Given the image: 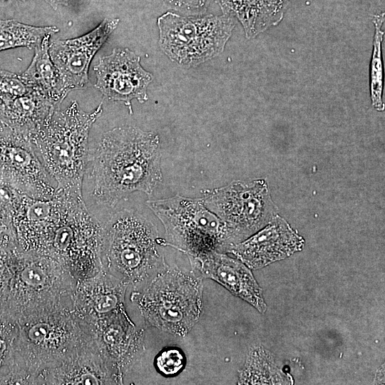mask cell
Listing matches in <instances>:
<instances>
[{"label":"cell","mask_w":385,"mask_h":385,"mask_svg":"<svg viewBox=\"0 0 385 385\" xmlns=\"http://www.w3.org/2000/svg\"><path fill=\"white\" fill-rule=\"evenodd\" d=\"M160 160V138L155 132L121 126L104 133L88 153L93 199L113 207L135 191L150 197L163 181Z\"/></svg>","instance_id":"6da1fadb"},{"label":"cell","mask_w":385,"mask_h":385,"mask_svg":"<svg viewBox=\"0 0 385 385\" xmlns=\"http://www.w3.org/2000/svg\"><path fill=\"white\" fill-rule=\"evenodd\" d=\"M16 323L17 335L2 384H35L42 372L58 365L92 338L73 309L33 315Z\"/></svg>","instance_id":"7a4b0ae2"},{"label":"cell","mask_w":385,"mask_h":385,"mask_svg":"<svg viewBox=\"0 0 385 385\" xmlns=\"http://www.w3.org/2000/svg\"><path fill=\"white\" fill-rule=\"evenodd\" d=\"M102 111V103L88 113L73 101L65 109L56 107L29 138L38 159L56 181V188L82 191L89 132Z\"/></svg>","instance_id":"3957f363"},{"label":"cell","mask_w":385,"mask_h":385,"mask_svg":"<svg viewBox=\"0 0 385 385\" xmlns=\"http://www.w3.org/2000/svg\"><path fill=\"white\" fill-rule=\"evenodd\" d=\"M156 227L138 212L123 210L103 224L102 270L138 289L168 265L157 248Z\"/></svg>","instance_id":"277c9868"},{"label":"cell","mask_w":385,"mask_h":385,"mask_svg":"<svg viewBox=\"0 0 385 385\" xmlns=\"http://www.w3.org/2000/svg\"><path fill=\"white\" fill-rule=\"evenodd\" d=\"M76 284L55 258L22 252L0 314L18 322L44 312L73 309Z\"/></svg>","instance_id":"5b68a950"},{"label":"cell","mask_w":385,"mask_h":385,"mask_svg":"<svg viewBox=\"0 0 385 385\" xmlns=\"http://www.w3.org/2000/svg\"><path fill=\"white\" fill-rule=\"evenodd\" d=\"M202 278L169 265L147 284L133 289L131 301L146 324L185 337L202 310Z\"/></svg>","instance_id":"8992f818"},{"label":"cell","mask_w":385,"mask_h":385,"mask_svg":"<svg viewBox=\"0 0 385 385\" xmlns=\"http://www.w3.org/2000/svg\"><path fill=\"white\" fill-rule=\"evenodd\" d=\"M146 205L164 226L166 239L160 245L178 250L189 260L212 252L227 254L236 244L227 224L205 206L202 198L177 194L149 200Z\"/></svg>","instance_id":"52a82bcc"},{"label":"cell","mask_w":385,"mask_h":385,"mask_svg":"<svg viewBox=\"0 0 385 385\" xmlns=\"http://www.w3.org/2000/svg\"><path fill=\"white\" fill-rule=\"evenodd\" d=\"M56 189L61 210L43 255L62 263L77 281L91 277L102 270L103 224L88 210L82 191Z\"/></svg>","instance_id":"ba28073f"},{"label":"cell","mask_w":385,"mask_h":385,"mask_svg":"<svg viewBox=\"0 0 385 385\" xmlns=\"http://www.w3.org/2000/svg\"><path fill=\"white\" fill-rule=\"evenodd\" d=\"M157 24L161 50L172 61L189 68L222 53L236 21L225 14L183 16L167 11Z\"/></svg>","instance_id":"9c48e42d"},{"label":"cell","mask_w":385,"mask_h":385,"mask_svg":"<svg viewBox=\"0 0 385 385\" xmlns=\"http://www.w3.org/2000/svg\"><path fill=\"white\" fill-rule=\"evenodd\" d=\"M205 206L224 221L235 243L248 238L277 215L265 180H234L225 186L201 191Z\"/></svg>","instance_id":"30bf717a"},{"label":"cell","mask_w":385,"mask_h":385,"mask_svg":"<svg viewBox=\"0 0 385 385\" xmlns=\"http://www.w3.org/2000/svg\"><path fill=\"white\" fill-rule=\"evenodd\" d=\"M86 325L102 356L123 382L144 353V330L133 322L125 309Z\"/></svg>","instance_id":"8fae6325"},{"label":"cell","mask_w":385,"mask_h":385,"mask_svg":"<svg viewBox=\"0 0 385 385\" xmlns=\"http://www.w3.org/2000/svg\"><path fill=\"white\" fill-rule=\"evenodd\" d=\"M95 87L104 98L121 101L133 113L132 101H148L147 89L153 75L140 65V58L128 48H115L111 54L102 56L94 67Z\"/></svg>","instance_id":"7c38bea8"},{"label":"cell","mask_w":385,"mask_h":385,"mask_svg":"<svg viewBox=\"0 0 385 385\" xmlns=\"http://www.w3.org/2000/svg\"><path fill=\"white\" fill-rule=\"evenodd\" d=\"M0 168L20 192L39 200L53 197V180L36 155L29 138L12 129L8 133L0 128Z\"/></svg>","instance_id":"4fadbf2b"},{"label":"cell","mask_w":385,"mask_h":385,"mask_svg":"<svg viewBox=\"0 0 385 385\" xmlns=\"http://www.w3.org/2000/svg\"><path fill=\"white\" fill-rule=\"evenodd\" d=\"M118 19H105L96 29L81 36L53 41L49 55L56 67L65 92L84 89L89 84L88 69L96 53L116 29Z\"/></svg>","instance_id":"5bb4252c"},{"label":"cell","mask_w":385,"mask_h":385,"mask_svg":"<svg viewBox=\"0 0 385 385\" xmlns=\"http://www.w3.org/2000/svg\"><path fill=\"white\" fill-rule=\"evenodd\" d=\"M304 246V238L284 218L276 215L263 228L233 245L227 253L232 254L250 269L257 270L301 251Z\"/></svg>","instance_id":"9a60e30c"},{"label":"cell","mask_w":385,"mask_h":385,"mask_svg":"<svg viewBox=\"0 0 385 385\" xmlns=\"http://www.w3.org/2000/svg\"><path fill=\"white\" fill-rule=\"evenodd\" d=\"M92 338L56 366L42 372L35 384H123Z\"/></svg>","instance_id":"2e32d148"},{"label":"cell","mask_w":385,"mask_h":385,"mask_svg":"<svg viewBox=\"0 0 385 385\" xmlns=\"http://www.w3.org/2000/svg\"><path fill=\"white\" fill-rule=\"evenodd\" d=\"M189 261L192 272L199 273L197 276L215 280L260 313L266 312L262 289L250 269L238 259L230 257L226 253L212 252Z\"/></svg>","instance_id":"e0dca14e"},{"label":"cell","mask_w":385,"mask_h":385,"mask_svg":"<svg viewBox=\"0 0 385 385\" xmlns=\"http://www.w3.org/2000/svg\"><path fill=\"white\" fill-rule=\"evenodd\" d=\"M128 284L104 270L77 281L73 294L75 314L86 324L125 309Z\"/></svg>","instance_id":"ac0fdd59"},{"label":"cell","mask_w":385,"mask_h":385,"mask_svg":"<svg viewBox=\"0 0 385 385\" xmlns=\"http://www.w3.org/2000/svg\"><path fill=\"white\" fill-rule=\"evenodd\" d=\"M0 118L14 130L30 138L58 106L38 91L31 89L18 97H2Z\"/></svg>","instance_id":"d6986e66"},{"label":"cell","mask_w":385,"mask_h":385,"mask_svg":"<svg viewBox=\"0 0 385 385\" xmlns=\"http://www.w3.org/2000/svg\"><path fill=\"white\" fill-rule=\"evenodd\" d=\"M223 14L237 19L253 38L283 19L289 0H215Z\"/></svg>","instance_id":"ffe728a7"},{"label":"cell","mask_w":385,"mask_h":385,"mask_svg":"<svg viewBox=\"0 0 385 385\" xmlns=\"http://www.w3.org/2000/svg\"><path fill=\"white\" fill-rule=\"evenodd\" d=\"M50 37H45L34 48L33 60L21 77L29 88L38 91L58 106L68 94L63 89L59 73L49 55Z\"/></svg>","instance_id":"44dd1931"},{"label":"cell","mask_w":385,"mask_h":385,"mask_svg":"<svg viewBox=\"0 0 385 385\" xmlns=\"http://www.w3.org/2000/svg\"><path fill=\"white\" fill-rule=\"evenodd\" d=\"M58 31L54 26H34L15 20H0V51L17 47L34 49L45 37Z\"/></svg>","instance_id":"7402d4cb"},{"label":"cell","mask_w":385,"mask_h":385,"mask_svg":"<svg viewBox=\"0 0 385 385\" xmlns=\"http://www.w3.org/2000/svg\"><path fill=\"white\" fill-rule=\"evenodd\" d=\"M384 22V14L375 15L374 23L375 25V35L371 63V98L372 106L379 111L384 110L382 101V61H381V42L384 31L382 26Z\"/></svg>","instance_id":"603a6c76"},{"label":"cell","mask_w":385,"mask_h":385,"mask_svg":"<svg viewBox=\"0 0 385 385\" xmlns=\"http://www.w3.org/2000/svg\"><path fill=\"white\" fill-rule=\"evenodd\" d=\"M272 362L267 354L256 347L250 351L245 367L240 373V384H272L269 377L272 371Z\"/></svg>","instance_id":"cb8c5ba5"},{"label":"cell","mask_w":385,"mask_h":385,"mask_svg":"<svg viewBox=\"0 0 385 385\" xmlns=\"http://www.w3.org/2000/svg\"><path fill=\"white\" fill-rule=\"evenodd\" d=\"M22 253L18 245L11 249L0 247V310L9 292L18 260Z\"/></svg>","instance_id":"d4e9b609"},{"label":"cell","mask_w":385,"mask_h":385,"mask_svg":"<svg viewBox=\"0 0 385 385\" xmlns=\"http://www.w3.org/2000/svg\"><path fill=\"white\" fill-rule=\"evenodd\" d=\"M157 371L165 377L178 375L185 368V356L182 350L175 346L165 347L154 361Z\"/></svg>","instance_id":"484cf974"},{"label":"cell","mask_w":385,"mask_h":385,"mask_svg":"<svg viewBox=\"0 0 385 385\" xmlns=\"http://www.w3.org/2000/svg\"><path fill=\"white\" fill-rule=\"evenodd\" d=\"M17 323L0 314V367L9 359L17 335Z\"/></svg>","instance_id":"4316f807"},{"label":"cell","mask_w":385,"mask_h":385,"mask_svg":"<svg viewBox=\"0 0 385 385\" xmlns=\"http://www.w3.org/2000/svg\"><path fill=\"white\" fill-rule=\"evenodd\" d=\"M31 89L24 83L21 75L0 70V98L21 96Z\"/></svg>","instance_id":"83f0119b"},{"label":"cell","mask_w":385,"mask_h":385,"mask_svg":"<svg viewBox=\"0 0 385 385\" xmlns=\"http://www.w3.org/2000/svg\"><path fill=\"white\" fill-rule=\"evenodd\" d=\"M170 8L194 15L202 14L207 10L210 0H163Z\"/></svg>","instance_id":"f1b7e54d"},{"label":"cell","mask_w":385,"mask_h":385,"mask_svg":"<svg viewBox=\"0 0 385 385\" xmlns=\"http://www.w3.org/2000/svg\"><path fill=\"white\" fill-rule=\"evenodd\" d=\"M4 1H6V0H4ZM19 1H24L26 0H19ZM43 1L48 3L53 9H57V8L61 5H64V6L68 5L67 0H43Z\"/></svg>","instance_id":"f546056e"},{"label":"cell","mask_w":385,"mask_h":385,"mask_svg":"<svg viewBox=\"0 0 385 385\" xmlns=\"http://www.w3.org/2000/svg\"><path fill=\"white\" fill-rule=\"evenodd\" d=\"M1 100L0 98V108H1Z\"/></svg>","instance_id":"4dcf8cb0"}]
</instances>
